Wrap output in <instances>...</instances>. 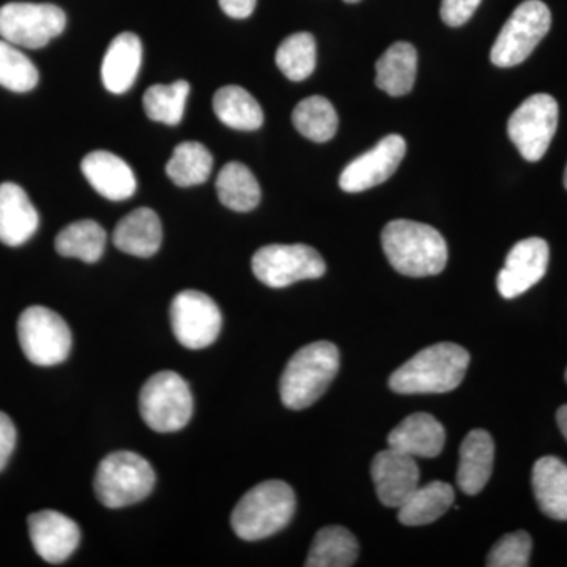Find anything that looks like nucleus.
<instances>
[{
    "mask_svg": "<svg viewBox=\"0 0 567 567\" xmlns=\"http://www.w3.org/2000/svg\"><path fill=\"white\" fill-rule=\"evenodd\" d=\"M382 245L388 262L398 274L424 278L445 270V238L427 224L395 219L383 229Z\"/></svg>",
    "mask_w": 567,
    "mask_h": 567,
    "instance_id": "obj_1",
    "label": "nucleus"
},
{
    "mask_svg": "<svg viewBox=\"0 0 567 567\" xmlns=\"http://www.w3.org/2000/svg\"><path fill=\"white\" fill-rule=\"evenodd\" d=\"M470 364L464 347L442 342L425 347L390 377L398 394H443L461 385Z\"/></svg>",
    "mask_w": 567,
    "mask_h": 567,
    "instance_id": "obj_2",
    "label": "nucleus"
},
{
    "mask_svg": "<svg viewBox=\"0 0 567 567\" xmlns=\"http://www.w3.org/2000/svg\"><path fill=\"white\" fill-rule=\"evenodd\" d=\"M339 371V350L319 341L301 347L284 369L279 393L290 410H305L322 398Z\"/></svg>",
    "mask_w": 567,
    "mask_h": 567,
    "instance_id": "obj_3",
    "label": "nucleus"
},
{
    "mask_svg": "<svg viewBox=\"0 0 567 567\" xmlns=\"http://www.w3.org/2000/svg\"><path fill=\"white\" fill-rule=\"evenodd\" d=\"M297 499L284 481L257 484L235 506L233 528L244 540H260L281 532L292 520Z\"/></svg>",
    "mask_w": 567,
    "mask_h": 567,
    "instance_id": "obj_4",
    "label": "nucleus"
},
{
    "mask_svg": "<svg viewBox=\"0 0 567 567\" xmlns=\"http://www.w3.org/2000/svg\"><path fill=\"white\" fill-rule=\"evenodd\" d=\"M155 481V472L144 457L132 451H117L100 462L95 492L103 506L118 509L147 498Z\"/></svg>",
    "mask_w": 567,
    "mask_h": 567,
    "instance_id": "obj_5",
    "label": "nucleus"
},
{
    "mask_svg": "<svg viewBox=\"0 0 567 567\" xmlns=\"http://www.w3.org/2000/svg\"><path fill=\"white\" fill-rule=\"evenodd\" d=\"M193 394L177 372H156L142 386L140 412L145 424L155 432L182 431L193 416Z\"/></svg>",
    "mask_w": 567,
    "mask_h": 567,
    "instance_id": "obj_6",
    "label": "nucleus"
},
{
    "mask_svg": "<svg viewBox=\"0 0 567 567\" xmlns=\"http://www.w3.org/2000/svg\"><path fill=\"white\" fill-rule=\"evenodd\" d=\"M551 13L540 0H525L503 25L492 47L491 61L509 69L527 61L537 44L550 31Z\"/></svg>",
    "mask_w": 567,
    "mask_h": 567,
    "instance_id": "obj_7",
    "label": "nucleus"
},
{
    "mask_svg": "<svg viewBox=\"0 0 567 567\" xmlns=\"http://www.w3.org/2000/svg\"><path fill=\"white\" fill-rule=\"evenodd\" d=\"M18 338L22 352L37 365L63 363L73 344L69 324L44 306H31L22 312L18 320Z\"/></svg>",
    "mask_w": 567,
    "mask_h": 567,
    "instance_id": "obj_8",
    "label": "nucleus"
},
{
    "mask_svg": "<svg viewBox=\"0 0 567 567\" xmlns=\"http://www.w3.org/2000/svg\"><path fill=\"white\" fill-rule=\"evenodd\" d=\"M65 25V13L52 3L10 2L0 9V37L14 47L40 50Z\"/></svg>",
    "mask_w": 567,
    "mask_h": 567,
    "instance_id": "obj_9",
    "label": "nucleus"
},
{
    "mask_svg": "<svg viewBox=\"0 0 567 567\" xmlns=\"http://www.w3.org/2000/svg\"><path fill=\"white\" fill-rule=\"evenodd\" d=\"M252 271L265 286L274 289L292 286L305 279L322 278L327 265L308 245H268L252 256Z\"/></svg>",
    "mask_w": 567,
    "mask_h": 567,
    "instance_id": "obj_10",
    "label": "nucleus"
},
{
    "mask_svg": "<svg viewBox=\"0 0 567 567\" xmlns=\"http://www.w3.org/2000/svg\"><path fill=\"white\" fill-rule=\"evenodd\" d=\"M558 103L547 93L525 100L511 115L507 134L527 162H539L558 128Z\"/></svg>",
    "mask_w": 567,
    "mask_h": 567,
    "instance_id": "obj_11",
    "label": "nucleus"
},
{
    "mask_svg": "<svg viewBox=\"0 0 567 567\" xmlns=\"http://www.w3.org/2000/svg\"><path fill=\"white\" fill-rule=\"evenodd\" d=\"M175 338L186 349H205L221 333L223 316L218 305L199 290H183L171 305Z\"/></svg>",
    "mask_w": 567,
    "mask_h": 567,
    "instance_id": "obj_12",
    "label": "nucleus"
},
{
    "mask_svg": "<svg viewBox=\"0 0 567 567\" xmlns=\"http://www.w3.org/2000/svg\"><path fill=\"white\" fill-rule=\"evenodd\" d=\"M405 152L404 137L399 134L383 137L374 148L358 156L342 171L339 186L346 193H361L382 185L398 171Z\"/></svg>",
    "mask_w": 567,
    "mask_h": 567,
    "instance_id": "obj_13",
    "label": "nucleus"
},
{
    "mask_svg": "<svg viewBox=\"0 0 567 567\" xmlns=\"http://www.w3.org/2000/svg\"><path fill=\"white\" fill-rule=\"evenodd\" d=\"M548 257L550 249L543 238H527L514 245L496 278L499 295L511 300L536 286L547 274Z\"/></svg>",
    "mask_w": 567,
    "mask_h": 567,
    "instance_id": "obj_14",
    "label": "nucleus"
},
{
    "mask_svg": "<svg viewBox=\"0 0 567 567\" xmlns=\"http://www.w3.org/2000/svg\"><path fill=\"white\" fill-rule=\"evenodd\" d=\"M377 496L386 507H401L420 486L416 458L388 447L377 454L371 466Z\"/></svg>",
    "mask_w": 567,
    "mask_h": 567,
    "instance_id": "obj_15",
    "label": "nucleus"
},
{
    "mask_svg": "<svg viewBox=\"0 0 567 567\" xmlns=\"http://www.w3.org/2000/svg\"><path fill=\"white\" fill-rule=\"evenodd\" d=\"M29 535L37 554L51 565H61L80 546L76 522L58 511L44 509L29 516Z\"/></svg>",
    "mask_w": 567,
    "mask_h": 567,
    "instance_id": "obj_16",
    "label": "nucleus"
},
{
    "mask_svg": "<svg viewBox=\"0 0 567 567\" xmlns=\"http://www.w3.org/2000/svg\"><path fill=\"white\" fill-rule=\"evenodd\" d=\"M82 174L96 193L106 199L121 203L136 192L137 181L132 167L115 153L96 151L84 156Z\"/></svg>",
    "mask_w": 567,
    "mask_h": 567,
    "instance_id": "obj_17",
    "label": "nucleus"
},
{
    "mask_svg": "<svg viewBox=\"0 0 567 567\" xmlns=\"http://www.w3.org/2000/svg\"><path fill=\"white\" fill-rule=\"evenodd\" d=\"M445 427L429 413H413L388 435V445L406 456L434 458L445 446Z\"/></svg>",
    "mask_w": 567,
    "mask_h": 567,
    "instance_id": "obj_18",
    "label": "nucleus"
},
{
    "mask_svg": "<svg viewBox=\"0 0 567 567\" xmlns=\"http://www.w3.org/2000/svg\"><path fill=\"white\" fill-rule=\"evenodd\" d=\"M39 213L28 193L17 183L0 185V241L7 246H21L31 240L39 229Z\"/></svg>",
    "mask_w": 567,
    "mask_h": 567,
    "instance_id": "obj_19",
    "label": "nucleus"
},
{
    "mask_svg": "<svg viewBox=\"0 0 567 567\" xmlns=\"http://www.w3.org/2000/svg\"><path fill=\"white\" fill-rule=\"evenodd\" d=\"M495 443L483 429L470 432L461 445L457 484L464 494L473 496L483 492L494 470Z\"/></svg>",
    "mask_w": 567,
    "mask_h": 567,
    "instance_id": "obj_20",
    "label": "nucleus"
},
{
    "mask_svg": "<svg viewBox=\"0 0 567 567\" xmlns=\"http://www.w3.org/2000/svg\"><path fill=\"white\" fill-rule=\"evenodd\" d=\"M142 62L140 37L123 32L115 37L104 54L102 80L104 87L112 93H125L133 87Z\"/></svg>",
    "mask_w": 567,
    "mask_h": 567,
    "instance_id": "obj_21",
    "label": "nucleus"
},
{
    "mask_svg": "<svg viewBox=\"0 0 567 567\" xmlns=\"http://www.w3.org/2000/svg\"><path fill=\"white\" fill-rule=\"evenodd\" d=\"M114 245L122 252L136 257H152L163 244V226L152 208H137L115 226Z\"/></svg>",
    "mask_w": 567,
    "mask_h": 567,
    "instance_id": "obj_22",
    "label": "nucleus"
},
{
    "mask_svg": "<svg viewBox=\"0 0 567 567\" xmlns=\"http://www.w3.org/2000/svg\"><path fill=\"white\" fill-rule=\"evenodd\" d=\"M533 492L547 517L567 520V465L558 457L539 458L533 466Z\"/></svg>",
    "mask_w": 567,
    "mask_h": 567,
    "instance_id": "obj_23",
    "label": "nucleus"
},
{
    "mask_svg": "<svg viewBox=\"0 0 567 567\" xmlns=\"http://www.w3.org/2000/svg\"><path fill=\"white\" fill-rule=\"evenodd\" d=\"M375 84L391 96L412 92L417 71V52L413 44L398 41L375 63Z\"/></svg>",
    "mask_w": 567,
    "mask_h": 567,
    "instance_id": "obj_24",
    "label": "nucleus"
},
{
    "mask_svg": "<svg viewBox=\"0 0 567 567\" xmlns=\"http://www.w3.org/2000/svg\"><path fill=\"white\" fill-rule=\"evenodd\" d=\"M454 488L442 481L417 486L416 491L399 507V522L406 527L434 524L454 505Z\"/></svg>",
    "mask_w": 567,
    "mask_h": 567,
    "instance_id": "obj_25",
    "label": "nucleus"
},
{
    "mask_svg": "<svg viewBox=\"0 0 567 567\" xmlns=\"http://www.w3.org/2000/svg\"><path fill=\"white\" fill-rule=\"evenodd\" d=\"M216 117L229 128L252 132L264 123V111L251 93L238 85H226L213 96Z\"/></svg>",
    "mask_w": 567,
    "mask_h": 567,
    "instance_id": "obj_26",
    "label": "nucleus"
},
{
    "mask_svg": "<svg viewBox=\"0 0 567 567\" xmlns=\"http://www.w3.org/2000/svg\"><path fill=\"white\" fill-rule=\"evenodd\" d=\"M360 546L357 537L344 527H324L317 533L305 566L350 567L357 563Z\"/></svg>",
    "mask_w": 567,
    "mask_h": 567,
    "instance_id": "obj_27",
    "label": "nucleus"
},
{
    "mask_svg": "<svg viewBox=\"0 0 567 567\" xmlns=\"http://www.w3.org/2000/svg\"><path fill=\"white\" fill-rule=\"evenodd\" d=\"M216 192L223 205L234 212H251L260 203V186L249 167L233 162L216 178Z\"/></svg>",
    "mask_w": 567,
    "mask_h": 567,
    "instance_id": "obj_28",
    "label": "nucleus"
},
{
    "mask_svg": "<svg viewBox=\"0 0 567 567\" xmlns=\"http://www.w3.org/2000/svg\"><path fill=\"white\" fill-rule=\"evenodd\" d=\"M106 230L92 219H81L66 226L55 238V249L63 257H74L82 262L95 264L106 248Z\"/></svg>",
    "mask_w": 567,
    "mask_h": 567,
    "instance_id": "obj_29",
    "label": "nucleus"
},
{
    "mask_svg": "<svg viewBox=\"0 0 567 567\" xmlns=\"http://www.w3.org/2000/svg\"><path fill=\"white\" fill-rule=\"evenodd\" d=\"M213 171V155L204 144L186 141L174 148L173 156L166 164V174L177 186L203 185Z\"/></svg>",
    "mask_w": 567,
    "mask_h": 567,
    "instance_id": "obj_30",
    "label": "nucleus"
},
{
    "mask_svg": "<svg viewBox=\"0 0 567 567\" xmlns=\"http://www.w3.org/2000/svg\"><path fill=\"white\" fill-rule=\"evenodd\" d=\"M292 122L298 133L315 142L333 140L339 126L338 112L333 104L319 95L309 96L298 103L293 110Z\"/></svg>",
    "mask_w": 567,
    "mask_h": 567,
    "instance_id": "obj_31",
    "label": "nucleus"
},
{
    "mask_svg": "<svg viewBox=\"0 0 567 567\" xmlns=\"http://www.w3.org/2000/svg\"><path fill=\"white\" fill-rule=\"evenodd\" d=\"M189 84L186 81H175L173 84H155L144 93L145 114L153 122L175 126L182 122L185 114L186 100L189 95Z\"/></svg>",
    "mask_w": 567,
    "mask_h": 567,
    "instance_id": "obj_32",
    "label": "nucleus"
},
{
    "mask_svg": "<svg viewBox=\"0 0 567 567\" xmlns=\"http://www.w3.org/2000/svg\"><path fill=\"white\" fill-rule=\"evenodd\" d=\"M276 65L290 81H305L315 73L317 47L315 37L298 32L287 37L276 51Z\"/></svg>",
    "mask_w": 567,
    "mask_h": 567,
    "instance_id": "obj_33",
    "label": "nucleus"
},
{
    "mask_svg": "<svg viewBox=\"0 0 567 567\" xmlns=\"http://www.w3.org/2000/svg\"><path fill=\"white\" fill-rule=\"evenodd\" d=\"M39 84V70L10 41L0 40V85L11 92H29Z\"/></svg>",
    "mask_w": 567,
    "mask_h": 567,
    "instance_id": "obj_34",
    "label": "nucleus"
},
{
    "mask_svg": "<svg viewBox=\"0 0 567 567\" xmlns=\"http://www.w3.org/2000/svg\"><path fill=\"white\" fill-rule=\"evenodd\" d=\"M533 540L527 532L505 535L488 551V567H527L532 557Z\"/></svg>",
    "mask_w": 567,
    "mask_h": 567,
    "instance_id": "obj_35",
    "label": "nucleus"
},
{
    "mask_svg": "<svg viewBox=\"0 0 567 567\" xmlns=\"http://www.w3.org/2000/svg\"><path fill=\"white\" fill-rule=\"evenodd\" d=\"M481 0H442L440 14L450 28H461L475 14Z\"/></svg>",
    "mask_w": 567,
    "mask_h": 567,
    "instance_id": "obj_36",
    "label": "nucleus"
},
{
    "mask_svg": "<svg viewBox=\"0 0 567 567\" xmlns=\"http://www.w3.org/2000/svg\"><path fill=\"white\" fill-rule=\"evenodd\" d=\"M17 445V429L9 415L0 412V472L9 464Z\"/></svg>",
    "mask_w": 567,
    "mask_h": 567,
    "instance_id": "obj_37",
    "label": "nucleus"
},
{
    "mask_svg": "<svg viewBox=\"0 0 567 567\" xmlns=\"http://www.w3.org/2000/svg\"><path fill=\"white\" fill-rule=\"evenodd\" d=\"M256 3L257 0H219V7L224 13L234 20H245V18L251 17Z\"/></svg>",
    "mask_w": 567,
    "mask_h": 567,
    "instance_id": "obj_38",
    "label": "nucleus"
},
{
    "mask_svg": "<svg viewBox=\"0 0 567 567\" xmlns=\"http://www.w3.org/2000/svg\"><path fill=\"white\" fill-rule=\"evenodd\" d=\"M557 423L559 431H561V434L565 435V439L567 440V405L559 406L557 412Z\"/></svg>",
    "mask_w": 567,
    "mask_h": 567,
    "instance_id": "obj_39",
    "label": "nucleus"
},
{
    "mask_svg": "<svg viewBox=\"0 0 567 567\" xmlns=\"http://www.w3.org/2000/svg\"><path fill=\"white\" fill-rule=\"evenodd\" d=\"M347 3H358L361 2V0H344Z\"/></svg>",
    "mask_w": 567,
    "mask_h": 567,
    "instance_id": "obj_40",
    "label": "nucleus"
},
{
    "mask_svg": "<svg viewBox=\"0 0 567 567\" xmlns=\"http://www.w3.org/2000/svg\"><path fill=\"white\" fill-rule=\"evenodd\" d=\"M565 186H566V189H567V167H566V173H565Z\"/></svg>",
    "mask_w": 567,
    "mask_h": 567,
    "instance_id": "obj_41",
    "label": "nucleus"
},
{
    "mask_svg": "<svg viewBox=\"0 0 567 567\" xmlns=\"http://www.w3.org/2000/svg\"><path fill=\"white\" fill-rule=\"evenodd\" d=\"M566 382H567V369H566Z\"/></svg>",
    "mask_w": 567,
    "mask_h": 567,
    "instance_id": "obj_42",
    "label": "nucleus"
}]
</instances>
